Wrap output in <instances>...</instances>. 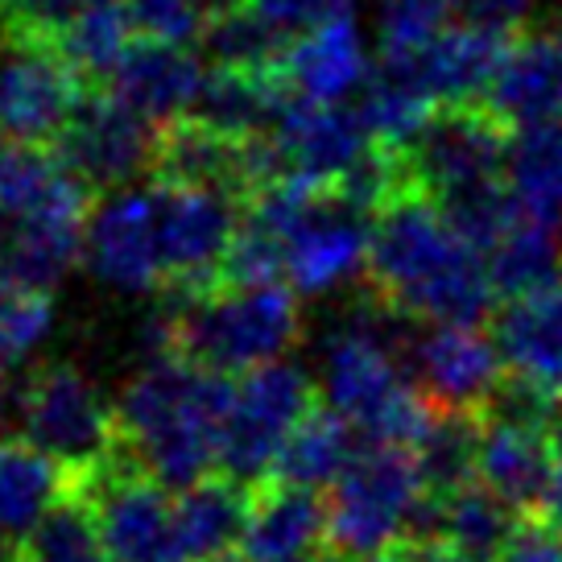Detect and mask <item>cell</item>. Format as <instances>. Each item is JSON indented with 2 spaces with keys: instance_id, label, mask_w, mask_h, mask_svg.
Returning <instances> with one entry per match:
<instances>
[{
  "instance_id": "d4e9b609",
  "label": "cell",
  "mask_w": 562,
  "mask_h": 562,
  "mask_svg": "<svg viewBox=\"0 0 562 562\" xmlns=\"http://www.w3.org/2000/svg\"><path fill=\"white\" fill-rule=\"evenodd\" d=\"M67 468L42 456L25 439H0V538L9 546H25V538L42 526V517L63 501Z\"/></svg>"
},
{
  "instance_id": "ee69618b",
  "label": "cell",
  "mask_w": 562,
  "mask_h": 562,
  "mask_svg": "<svg viewBox=\"0 0 562 562\" xmlns=\"http://www.w3.org/2000/svg\"><path fill=\"white\" fill-rule=\"evenodd\" d=\"M318 562H356V559H344V554H331V550H327V554H323Z\"/></svg>"
},
{
  "instance_id": "4dcf8cb0",
  "label": "cell",
  "mask_w": 562,
  "mask_h": 562,
  "mask_svg": "<svg viewBox=\"0 0 562 562\" xmlns=\"http://www.w3.org/2000/svg\"><path fill=\"white\" fill-rule=\"evenodd\" d=\"M133 42H137V30H133L124 0L121 4H83L58 34V46L70 58V67L83 75L88 88H104L124 54L133 50Z\"/></svg>"
},
{
  "instance_id": "5bb4252c",
  "label": "cell",
  "mask_w": 562,
  "mask_h": 562,
  "mask_svg": "<svg viewBox=\"0 0 562 562\" xmlns=\"http://www.w3.org/2000/svg\"><path fill=\"white\" fill-rule=\"evenodd\" d=\"M269 137L278 145L285 178L311 182L323 191H335L372 149L369 124L360 116V108L311 104V100H290L281 108Z\"/></svg>"
},
{
  "instance_id": "ffe728a7",
  "label": "cell",
  "mask_w": 562,
  "mask_h": 562,
  "mask_svg": "<svg viewBox=\"0 0 562 562\" xmlns=\"http://www.w3.org/2000/svg\"><path fill=\"white\" fill-rule=\"evenodd\" d=\"M331 509L327 496L294 488L281 480H265L252 488V509L240 554L245 562H299L311 559L318 542H327Z\"/></svg>"
},
{
  "instance_id": "f546056e",
  "label": "cell",
  "mask_w": 562,
  "mask_h": 562,
  "mask_svg": "<svg viewBox=\"0 0 562 562\" xmlns=\"http://www.w3.org/2000/svg\"><path fill=\"white\" fill-rule=\"evenodd\" d=\"M488 273L501 302L526 299V294L554 285V281H562V232L546 228V224L517 211L505 240L488 252Z\"/></svg>"
},
{
  "instance_id": "2e32d148",
  "label": "cell",
  "mask_w": 562,
  "mask_h": 562,
  "mask_svg": "<svg viewBox=\"0 0 562 562\" xmlns=\"http://www.w3.org/2000/svg\"><path fill=\"white\" fill-rule=\"evenodd\" d=\"M91 207H95V194L83 182H75L67 194L54 199L50 207L18 220L9 232V245H4L9 285L50 294L54 285L75 269V261L83 257Z\"/></svg>"
},
{
  "instance_id": "30bf717a",
  "label": "cell",
  "mask_w": 562,
  "mask_h": 562,
  "mask_svg": "<svg viewBox=\"0 0 562 562\" xmlns=\"http://www.w3.org/2000/svg\"><path fill=\"white\" fill-rule=\"evenodd\" d=\"M158 140V124L140 121L137 112H128L104 88H91L63 140L54 145V154L95 199H104V194L128 191L140 178H154Z\"/></svg>"
},
{
  "instance_id": "4316f807",
  "label": "cell",
  "mask_w": 562,
  "mask_h": 562,
  "mask_svg": "<svg viewBox=\"0 0 562 562\" xmlns=\"http://www.w3.org/2000/svg\"><path fill=\"white\" fill-rule=\"evenodd\" d=\"M505 178L521 215L562 232V124L517 133Z\"/></svg>"
},
{
  "instance_id": "484cf974",
  "label": "cell",
  "mask_w": 562,
  "mask_h": 562,
  "mask_svg": "<svg viewBox=\"0 0 562 562\" xmlns=\"http://www.w3.org/2000/svg\"><path fill=\"white\" fill-rule=\"evenodd\" d=\"M439 104L426 95L418 75L409 67V58H381L372 67L360 100V116L369 124L372 145H381L389 154H409L426 124L435 121Z\"/></svg>"
},
{
  "instance_id": "836d02e7",
  "label": "cell",
  "mask_w": 562,
  "mask_h": 562,
  "mask_svg": "<svg viewBox=\"0 0 562 562\" xmlns=\"http://www.w3.org/2000/svg\"><path fill=\"white\" fill-rule=\"evenodd\" d=\"M18 554L25 562H112L95 513H91L83 496H75L70 488L42 517V526L25 538Z\"/></svg>"
},
{
  "instance_id": "83f0119b",
  "label": "cell",
  "mask_w": 562,
  "mask_h": 562,
  "mask_svg": "<svg viewBox=\"0 0 562 562\" xmlns=\"http://www.w3.org/2000/svg\"><path fill=\"white\" fill-rule=\"evenodd\" d=\"M430 505H435V538L468 562H496L521 521V513L509 509L501 496H492L484 484H472L447 501L430 496Z\"/></svg>"
},
{
  "instance_id": "f6af8a7d",
  "label": "cell",
  "mask_w": 562,
  "mask_h": 562,
  "mask_svg": "<svg viewBox=\"0 0 562 562\" xmlns=\"http://www.w3.org/2000/svg\"><path fill=\"white\" fill-rule=\"evenodd\" d=\"M79 4H121V0H79Z\"/></svg>"
},
{
  "instance_id": "60d3db41",
  "label": "cell",
  "mask_w": 562,
  "mask_h": 562,
  "mask_svg": "<svg viewBox=\"0 0 562 562\" xmlns=\"http://www.w3.org/2000/svg\"><path fill=\"white\" fill-rule=\"evenodd\" d=\"M546 513L562 526V451H559V472H554V488H550V505H546Z\"/></svg>"
},
{
  "instance_id": "cb8c5ba5",
  "label": "cell",
  "mask_w": 562,
  "mask_h": 562,
  "mask_svg": "<svg viewBox=\"0 0 562 562\" xmlns=\"http://www.w3.org/2000/svg\"><path fill=\"white\" fill-rule=\"evenodd\" d=\"M252 509V488L232 475H211L178 496V550L182 562H220L240 554Z\"/></svg>"
},
{
  "instance_id": "ac0fdd59",
  "label": "cell",
  "mask_w": 562,
  "mask_h": 562,
  "mask_svg": "<svg viewBox=\"0 0 562 562\" xmlns=\"http://www.w3.org/2000/svg\"><path fill=\"white\" fill-rule=\"evenodd\" d=\"M203 79L207 70L199 67L191 50L137 37L133 50L121 58V67L112 70L104 91L112 100H121L128 112H137L140 121L166 128L191 112L203 91Z\"/></svg>"
},
{
  "instance_id": "7dc6e473",
  "label": "cell",
  "mask_w": 562,
  "mask_h": 562,
  "mask_svg": "<svg viewBox=\"0 0 562 562\" xmlns=\"http://www.w3.org/2000/svg\"><path fill=\"white\" fill-rule=\"evenodd\" d=\"M299 562H318V559H299Z\"/></svg>"
},
{
  "instance_id": "9a60e30c",
  "label": "cell",
  "mask_w": 562,
  "mask_h": 562,
  "mask_svg": "<svg viewBox=\"0 0 562 562\" xmlns=\"http://www.w3.org/2000/svg\"><path fill=\"white\" fill-rule=\"evenodd\" d=\"M372 224L376 220L364 211L348 207L331 191L323 194L285 245V281L294 285V294L318 299L344 285H360L369 269Z\"/></svg>"
},
{
  "instance_id": "7c38bea8",
  "label": "cell",
  "mask_w": 562,
  "mask_h": 562,
  "mask_svg": "<svg viewBox=\"0 0 562 562\" xmlns=\"http://www.w3.org/2000/svg\"><path fill=\"white\" fill-rule=\"evenodd\" d=\"M83 261L108 290H121V294L166 290L158 191L128 187V191L95 199L88 220V240H83Z\"/></svg>"
},
{
  "instance_id": "b9f144b4",
  "label": "cell",
  "mask_w": 562,
  "mask_h": 562,
  "mask_svg": "<svg viewBox=\"0 0 562 562\" xmlns=\"http://www.w3.org/2000/svg\"><path fill=\"white\" fill-rule=\"evenodd\" d=\"M13 559H18V546H9L0 538V562H13Z\"/></svg>"
},
{
  "instance_id": "d6986e66",
  "label": "cell",
  "mask_w": 562,
  "mask_h": 562,
  "mask_svg": "<svg viewBox=\"0 0 562 562\" xmlns=\"http://www.w3.org/2000/svg\"><path fill=\"white\" fill-rule=\"evenodd\" d=\"M559 472V442L550 430L480 422V484L509 509L546 513Z\"/></svg>"
},
{
  "instance_id": "44dd1931",
  "label": "cell",
  "mask_w": 562,
  "mask_h": 562,
  "mask_svg": "<svg viewBox=\"0 0 562 562\" xmlns=\"http://www.w3.org/2000/svg\"><path fill=\"white\" fill-rule=\"evenodd\" d=\"M369 54L356 30V13L327 21L299 37L281 58V79L294 91V100L311 104H348L356 88L369 83Z\"/></svg>"
},
{
  "instance_id": "8992f818",
  "label": "cell",
  "mask_w": 562,
  "mask_h": 562,
  "mask_svg": "<svg viewBox=\"0 0 562 562\" xmlns=\"http://www.w3.org/2000/svg\"><path fill=\"white\" fill-rule=\"evenodd\" d=\"M67 488L91 505L112 562H182L178 501L124 447L100 468L67 472Z\"/></svg>"
},
{
  "instance_id": "f1b7e54d",
  "label": "cell",
  "mask_w": 562,
  "mask_h": 562,
  "mask_svg": "<svg viewBox=\"0 0 562 562\" xmlns=\"http://www.w3.org/2000/svg\"><path fill=\"white\" fill-rule=\"evenodd\" d=\"M351 463H356V456H351V426L335 409L318 405L315 414L290 435V442L281 447L278 468H273L269 480L323 492L327 484L335 488Z\"/></svg>"
},
{
  "instance_id": "8fae6325",
  "label": "cell",
  "mask_w": 562,
  "mask_h": 562,
  "mask_svg": "<svg viewBox=\"0 0 562 562\" xmlns=\"http://www.w3.org/2000/svg\"><path fill=\"white\" fill-rule=\"evenodd\" d=\"M509 145L513 133L488 104L439 108L426 124L418 145L409 149V166L418 187L435 203L468 191H484L509 182Z\"/></svg>"
},
{
  "instance_id": "277c9868",
  "label": "cell",
  "mask_w": 562,
  "mask_h": 562,
  "mask_svg": "<svg viewBox=\"0 0 562 562\" xmlns=\"http://www.w3.org/2000/svg\"><path fill=\"white\" fill-rule=\"evenodd\" d=\"M21 435L67 472L100 468L121 451V418L100 385L75 364L50 360L21 376L9 393Z\"/></svg>"
},
{
  "instance_id": "74e56055",
  "label": "cell",
  "mask_w": 562,
  "mask_h": 562,
  "mask_svg": "<svg viewBox=\"0 0 562 562\" xmlns=\"http://www.w3.org/2000/svg\"><path fill=\"white\" fill-rule=\"evenodd\" d=\"M245 4L285 42H299L318 25L356 13V0H245Z\"/></svg>"
},
{
  "instance_id": "ba28073f",
  "label": "cell",
  "mask_w": 562,
  "mask_h": 562,
  "mask_svg": "<svg viewBox=\"0 0 562 562\" xmlns=\"http://www.w3.org/2000/svg\"><path fill=\"white\" fill-rule=\"evenodd\" d=\"M83 75L70 67L58 37L4 34L0 46V133L54 149L88 95Z\"/></svg>"
},
{
  "instance_id": "52a82bcc",
  "label": "cell",
  "mask_w": 562,
  "mask_h": 562,
  "mask_svg": "<svg viewBox=\"0 0 562 562\" xmlns=\"http://www.w3.org/2000/svg\"><path fill=\"white\" fill-rule=\"evenodd\" d=\"M318 409L315 381L294 360H278L236 381V402L224 430V475L248 488L265 484L278 468L281 447Z\"/></svg>"
},
{
  "instance_id": "3957f363",
  "label": "cell",
  "mask_w": 562,
  "mask_h": 562,
  "mask_svg": "<svg viewBox=\"0 0 562 562\" xmlns=\"http://www.w3.org/2000/svg\"><path fill=\"white\" fill-rule=\"evenodd\" d=\"M166 315L178 360L215 376H248L278 364L302 331L299 294L285 285L211 290L199 299L170 294Z\"/></svg>"
},
{
  "instance_id": "f35d334b",
  "label": "cell",
  "mask_w": 562,
  "mask_h": 562,
  "mask_svg": "<svg viewBox=\"0 0 562 562\" xmlns=\"http://www.w3.org/2000/svg\"><path fill=\"white\" fill-rule=\"evenodd\" d=\"M533 9L538 0H459V25L517 42L533 30Z\"/></svg>"
},
{
  "instance_id": "603a6c76",
  "label": "cell",
  "mask_w": 562,
  "mask_h": 562,
  "mask_svg": "<svg viewBox=\"0 0 562 562\" xmlns=\"http://www.w3.org/2000/svg\"><path fill=\"white\" fill-rule=\"evenodd\" d=\"M509 46L513 42L505 37H492L472 25H451L426 50L409 54V67L439 108L484 104Z\"/></svg>"
},
{
  "instance_id": "7402d4cb",
  "label": "cell",
  "mask_w": 562,
  "mask_h": 562,
  "mask_svg": "<svg viewBox=\"0 0 562 562\" xmlns=\"http://www.w3.org/2000/svg\"><path fill=\"white\" fill-rule=\"evenodd\" d=\"M492 339L513 376L562 397V281L501 302L492 315Z\"/></svg>"
},
{
  "instance_id": "d590c367",
  "label": "cell",
  "mask_w": 562,
  "mask_h": 562,
  "mask_svg": "<svg viewBox=\"0 0 562 562\" xmlns=\"http://www.w3.org/2000/svg\"><path fill=\"white\" fill-rule=\"evenodd\" d=\"M451 13H459V0H376L381 58H409L426 50L451 30Z\"/></svg>"
},
{
  "instance_id": "5b68a950",
  "label": "cell",
  "mask_w": 562,
  "mask_h": 562,
  "mask_svg": "<svg viewBox=\"0 0 562 562\" xmlns=\"http://www.w3.org/2000/svg\"><path fill=\"white\" fill-rule=\"evenodd\" d=\"M422 501H426V480L418 456L409 447H369L364 456H356V463L327 496L331 554L356 562L376 559L385 546L409 533Z\"/></svg>"
},
{
  "instance_id": "d6a6232c",
  "label": "cell",
  "mask_w": 562,
  "mask_h": 562,
  "mask_svg": "<svg viewBox=\"0 0 562 562\" xmlns=\"http://www.w3.org/2000/svg\"><path fill=\"white\" fill-rule=\"evenodd\" d=\"M426 480V496L447 501L456 492L480 484V418L439 414L430 435L414 447Z\"/></svg>"
},
{
  "instance_id": "1f68e13d",
  "label": "cell",
  "mask_w": 562,
  "mask_h": 562,
  "mask_svg": "<svg viewBox=\"0 0 562 562\" xmlns=\"http://www.w3.org/2000/svg\"><path fill=\"white\" fill-rule=\"evenodd\" d=\"M79 178L70 175L54 149L21 145V140L0 133V215H13V224L50 207Z\"/></svg>"
},
{
  "instance_id": "e0dca14e",
  "label": "cell",
  "mask_w": 562,
  "mask_h": 562,
  "mask_svg": "<svg viewBox=\"0 0 562 562\" xmlns=\"http://www.w3.org/2000/svg\"><path fill=\"white\" fill-rule=\"evenodd\" d=\"M484 104L509 124V133L562 124V30L533 25L509 46Z\"/></svg>"
},
{
  "instance_id": "bcb514c9",
  "label": "cell",
  "mask_w": 562,
  "mask_h": 562,
  "mask_svg": "<svg viewBox=\"0 0 562 562\" xmlns=\"http://www.w3.org/2000/svg\"><path fill=\"white\" fill-rule=\"evenodd\" d=\"M0 46H4V13H0Z\"/></svg>"
},
{
  "instance_id": "4fadbf2b",
  "label": "cell",
  "mask_w": 562,
  "mask_h": 562,
  "mask_svg": "<svg viewBox=\"0 0 562 562\" xmlns=\"http://www.w3.org/2000/svg\"><path fill=\"white\" fill-rule=\"evenodd\" d=\"M405 369L426 402L439 414H456V418H480L496 397L501 381L509 376L492 331H480V327L418 331Z\"/></svg>"
},
{
  "instance_id": "9c48e42d",
  "label": "cell",
  "mask_w": 562,
  "mask_h": 562,
  "mask_svg": "<svg viewBox=\"0 0 562 562\" xmlns=\"http://www.w3.org/2000/svg\"><path fill=\"white\" fill-rule=\"evenodd\" d=\"M158 191V232L166 294L199 299L220 290L228 248L245 220V199L220 187L149 182Z\"/></svg>"
},
{
  "instance_id": "e575fe53",
  "label": "cell",
  "mask_w": 562,
  "mask_h": 562,
  "mask_svg": "<svg viewBox=\"0 0 562 562\" xmlns=\"http://www.w3.org/2000/svg\"><path fill=\"white\" fill-rule=\"evenodd\" d=\"M54 327V299L9 285L0 294V385H9Z\"/></svg>"
},
{
  "instance_id": "7bdbcfd3",
  "label": "cell",
  "mask_w": 562,
  "mask_h": 562,
  "mask_svg": "<svg viewBox=\"0 0 562 562\" xmlns=\"http://www.w3.org/2000/svg\"><path fill=\"white\" fill-rule=\"evenodd\" d=\"M211 13H220V9H236V4H245V0H207Z\"/></svg>"
},
{
  "instance_id": "7a4b0ae2",
  "label": "cell",
  "mask_w": 562,
  "mask_h": 562,
  "mask_svg": "<svg viewBox=\"0 0 562 562\" xmlns=\"http://www.w3.org/2000/svg\"><path fill=\"white\" fill-rule=\"evenodd\" d=\"M236 402V381L194 369L178 356L145 360V369L124 385L116 405L121 447L137 459L161 488H194L211 480L224 430Z\"/></svg>"
},
{
  "instance_id": "6da1fadb",
  "label": "cell",
  "mask_w": 562,
  "mask_h": 562,
  "mask_svg": "<svg viewBox=\"0 0 562 562\" xmlns=\"http://www.w3.org/2000/svg\"><path fill=\"white\" fill-rule=\"evenodd\" d=\"M364 285L430 327H475L496 306L488 261L459 240L422 187H405L376 215Z\"/></svg>"
},
{
  "instance_id": "ab89813d",
  "label": "cell",
  "mask_w": 562,
  "mask_h": 562,
  "mask_svg": "<svg viewBox=\"0 0 562 562\" xmlns=\"http://www.w3.org/2000/svg\"><path fill=\"white\" fill-rule=\"evenodd\" d=\"M496 562H562V526L550 513H526Z\"/></svg>"
},
{
  "instance_id": "8d00e7d4",
  "label": "cell",
  "mask_w": 562,
  "mask_h": 562,
  "mask_svg": "<svg viewBox=\"0 0 562 562\" xmlns=\"http://www.w3.org/2000/svg\"><path fill=\"white\" fill-rule=\"evenodd\" d=\"M133 30L145 42H161V46H182L191 50L194 42H203L211 21L207 0H124Z\"/></svg>"
}]
</instances>
